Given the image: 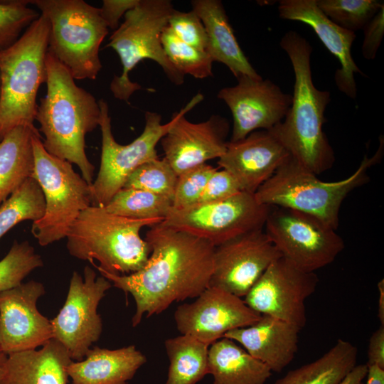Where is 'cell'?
I'll return each mask as SVG.
<instances>
[{
	"mask_svg": "<svg viewBox=\"0 0 384 384\" xmlns=\"http://www.w3.org/2000/svg\"><path fill=\"white\" fill-rule=\"evenodd\" d=\"M263 230L282 257L306 272L332 263L344 249L336 230L287 208L270 206Z\"/></svg>",
	"mask_w": 384,
	"mask_h": 384,
	"instance_id": "obj_11",
	"label": "cell"
},
{
	"mask_svg": "<svg viewBox=\"0 0 384 384\" xmlns=\"http://www.w3.org/2000/svg\"><path fill=\"white\" fill-rule=\"evenodd\" d=\"M358 348L338 339L314 361L289 371L274 384H339L356 365Z\"/></svg>",
	"mask_w": 384,
	"mask_h": 384,
	"instance_id": "obj_28",
	"label": "cell"
},
{
	"mask_svg": "<svg viewBox=\"0 0 384 384\" xmlns=\"http://www.w3.org/2000/svg\"><path fill=\"white\" fill-rule=\"evenodd\" d=\"M178 175L163 158L151 160L138 167L123 188L144 190L172 201Z\"/></svg>",
	"mask_w": 384,
	"mask_h": 384,
	"instance_id": "obj_34",
	"label": "cell"
},
{
	"mask_svg": "<svg viewBox=\"0 0 384 384\" xmlns=\"http://www.w3.org/2000/svg\"><path fill=\"white\" fill-rule=\"evenodd\" d=\"M278 12L282 19L299 21L313 29L326 48L340 63L341 67L334 75L338 89L348 97L356 99L357 87L354 75H364L352 57L351 47L356 33L332 22L319 9L316 0H281Z\"/></svg>",
	"mask_w": 384,
	"mask_h": 384,
	"instance_id": "obj_21",
	"label": "cell"
},
{
	"mask_svg": "<svg viewBox=\"0 0 384 384\" xmlns=\"http://www.w3.org/2000/svg\"><path fill=\"white\" fill-rule=\"evenodd\" d=\"M6 359H7V355L3 352H0V380L4 371Z\"/></svg>",
	"mask_w": 384,
	"mask_h": 384,
	"instance_id": "obj_46",
	"label": "cell"
},
{
	"mask_svg": "<svg viewBox=\"0 0 384 384\" xmlns=\"http://www.w3.org/2000/svg\"><path fill=\"white\" fill-rule=\"evenodd\" d=\"M270 206L254 193L241 191L223 201L171 207L162 223L203 239L214 247L245 233L263 229Z\"/></svg>",
	"mask_w": 384,
	"mask_h": 384,
	"instance_id": "obj_12",
	"label": "cell"
},
{
	"mask_svg": "<svg viewBox=\"0 0 384 384\" xmlns=\"http://www.w3.org/2000/svg\"><path fill=\"white\" fill-rule=\"evenodd\" d=\"M237 80L235 85L223 87L217 95L233 116L230 142L242 139L255 131L273 128L284 119L292 101L291 95L269 79L244 75Z\"/></svg>",
	"mask_w": 384,
	"mask_h": 384,
	"instance_id": "obj_16",
	"label": "cell"
},
{
	"mask_svg": "<svg viewBox=\"0 0 384 384\" xmlns=\"http://www.w3.org/2000/svg\"><path fill=\"white\" fill-rule=\"evenodd\" d=\"M378 289L379 292L378 316L379 318L380 325H384V280L383 279H381L378 283Z\"/></svg>",
	"mask_w": 384,
	"mask_h": 384,
	"instance_id": "obj_45",
	"label": "cell"
},
{
	"mask_svg": "<svg viewBox=\"0 0 384 384\" xmlns=\"http://www.w3.org/2000/svg\"><path fill=\"white\" fill-rule=\"evenodd\" d=\"M279 45L292 63L294 85L287 114L272 129L297 164L318 176L330 169L335 161L334 151L323 131L331 93L317 89L313 82V48L305 38L289 31Z\"/></svg>",
	"mask_w": 384,
	"mask_h": 384,
	"instance_id": "obj_2",
	"label": "cell"
},
{
	"mask_svg": "<svg viewBox=\"0 0 384 384\" xmlns=\"http://www.w3.org/2000/svg\"><path fill=\"white\" fill-rule=\"evenodd\" d=\"M102 134L100 166L97 176L90 186L92 206L105 207L122 189L128 177L141 165L158 158L156 146L176 119L161 124V116L146 111L142 134L131 143L122 145L114 138L107 102L99 100Z\"/></svg>",
	"mask_w": 384,
	"mask_h": 384,
	"instance_id": "obj_10",
	"label": "cell"
},
{
	"mask_svg": "<svg viewBox=\"0 0 384 384\" xmlns=\"http://www.w3.org/2000/svg\"><path fill=\"white\" fill-rule=\"evenodd\" d=\"M172 207L166 197L140 189L122 188L105 206L110 213L136 220H164Z\"/></svg>",
	"mask_w": 384,
	"mask_h": 384,
	"instance_id": "obj_31",
	"label": "cell"
},
{
	"mask_svg": "<svg viewBox=\"0 0 384 384\" xmlns=\"http://www.w3.org/2000/svg\"><path fill=\"white\" fill-rule=\"evenodd\" d=\"M216 169L206 163L178 176L172 208L182 209L197 204L208 179Z\"/></svg>",
	"mask_w": 384,
	"mask_h": 384,
	"instance_id": "obj_37",
	"label": "cell"
},
{
	"mask_svg": "<svg viewBox=\"0 0 384 384\" xmlns=\"http://www.w3.org/2000/svg\"><path fill=\"white\" fill-rule=\"evenodd\" d=\"M0 352H1V351H0Z\"/></svg>",
	"mask_w": 384,
	"mask_h": 384,
	"instance_id": "obj_48",
	"label": "cell"
},
{
	"mask_svg": "<svg viewBox=\"0 0 384 384\" xmlns=\"http://www.w3.org/2000/svg\"><path fill=\"white\" fill-rule=\"evenodd\" d=\"M112 286L90 266L85 267L83 278L78 272H73L64 304L50 320L53 338L65 348L73 361L82 360L100 338L102 322L97 307Z\"/></svg>",
	"mask_w": 384,
	"mask_h": 384,
	"instance_id": "obj_13",
	"label": "cell"
},
{
	"mask_svg": "<svg viewBox=\"0 0 384 384\" xmlns=\"http://www.w3.org/2000/svg\"><path fill=\"white\" fill-rule=\"evenodd\" d=\"M167 26L181 41L198 50L206 51L207 36L204 26L193 11L173 10Z\"/></svg>",
	"mask_w": 384,
	"mask_h": 384,
	"instance_id": "obj_38",
	"label": "cell"
},
{
	"mask_svg": "<svg viewBox=\"0 0 384 384\" xmlns=\"http://www.w3.org/2000/svg\"><path fill=\"white\" fill-rule=\"evenodd\" d=\"M49 23L48 51L75 80H95L102 69L100 47L109 28L100 8L83 0H31Z\"/></svg>",
	"mask_w": 384,
	"mask_h": 384,
	"instance_id": "obj_7",
	"label": "cell"
},
{
	"mask_svg": "<svg viewBox=\"0 0 384 384\" xmlns=\"http://www.w3.org/2000/svg\"><path fill=\"white\" fill-rule=\"evenodd\" d=\"M72 361L65 348L52 338L40 349L7 355L0 384H68Z\"/></svg>",
	"mask_w": 384,
	"mask_h": 384,
	"instance_id": "obj_23",
	"label": "cell"
},
{
	"mask_svg": "<svg viewBox=\"0 0 384 384\" xmlns=\"http://www.w3.org/2000/svg\"><path fill=\"white\" fill-rule=\"evenodd\" d=\"M363 41L361 47L363 56L373 60L382 43L384 35V6L363 28Z\"/></svg>",
	"mask_w": 384,
	"mask_h": 384,
	"instance_id": "obj_40",
	"label": "cell"
},
{
	"mask_svg": "<svg viewBox=\"0 0 384 384\" xmlns=\"http://www.w3.org/2000/svg\"><path fill=\"white\" fill-rule=\"evenodd\" d=\"M49 23L41 14L11 46L0 50V137L34 126L40 85L46 82Z\"/></svg>",
	"mask_w": 384,
	"mask_h": 384,
	"instance_id": "obj_6",
	"label": "cell"
},
{
	"mask_svg": "<svg viewBox=\"0 0 384 384\" xmlns=\"http://www.w3.org/2000/svg\"><path fill=\"white\" fill-rule=\"evenodd\" d=\"M174 9L169 0H140L125 14L124 22L110 37L105 48L117 53L122 66V74L114 76L110 85L116 99L127 102L134 92L142 89L129 79V73L144 59L156 62L173 84L183 83L184 75L169 60L161 42L162 30Z\"/></svg>",
	"mask_w": 384,
	"mask_h": 384,
	"instance_id": "obj_8",
	"label": "cell"
},
{
	"mask_svg": "<svg viewBox=\"0 0 384 384\" xmlns=\"http://www.w3.org/2000/svg\"><path fill=\"white\" fill-rule=\"evenodd\" d=\"M35 126L20 125L0 141V205L16 191L34 170L32 137Z\"/></svg>",
	"mask_w": 384,
	"mask_h": 384,
	"instance_id": "obj_27",
	"label": "cell"
},
{
	"mask_svg": "<svg viewBox=\"0 0 384 384\" xmlns=\"http://www.w3.org/2000/svg\"><path fill=\"white\" fill-rule=\"evenodd\" d=\"M208 372L213 384H264L272 374L265 364L225 337L209 346Z\"/></svg>",
	"mask_w": 384,
	"mask_h": 384,
	"instance_id": "obj_26",
	"label": "cell"
},
{
	"mask_svg": "<svg viewBox=\"0 0 384 384\" xmlns=\"http://www.w3.org/2000/svg\"><path fill=\"white\" fill-rule=\"evenodd\" d=\"M316 4L332 22L354 33L363 30L384 6L378 0H316Z\"/></svg>",
	"mask_w": 384,
	"mask_h": 384,
	"instance_id": "obj_33",
	"label": "cell"
},
{
	"mask_svg": "<svg viewBox=\"0 0 384 384\" xmlns=\"http://www.w3.org/2000/svg\"><path fill=\"white\" fill-rule=\"evenodd\" d=\"M45 209L43 191L36 180L30 177L0 205V239L22 221L38 220Z\"/></svg>",
	"mask_w": 384,
	"mask_h": 384,
	"instance_id": "obj_30",
	"label": "cell"
},
{
	"mask_svg": "<svg viewBox=\"0 0 384 384\" xmlns=\"http://www.w3.org/2000/svg\"><path fill=\"white\" fill-rule=\"evenodd\" d=\"M368 370L366 363L356 365L339 384H365L363 380L367 377Z\"/></svg>",
	"mask_w": 384,
	"mask_h": 384,
	"instance_id": "obj_43",
	"label": "cell"
},
{
	"mask_svg": "<svg viewBox=\"0 0 384 384\" xmlns=\"http://www.w3.org/2000/svg\"><path fill=\"white\" fill-rule=\"evenodd\" d=\"M191 303H184L174 312L178 331L209 346L228 331L256 322L261 314L245 302L222 289L208 287Z\"/></svg>",
	"mask_w": 384,
	"mask_h": 384,
	"instance_id": "obj_18",
	"label": "cell"
},
{
	"mask_svg": "<svg viewBox=\"0 0 384 384\" xmlns=\"http://www.w3.org/2000/svg\"><path fill=\"white\" fill-rule=\"evenodd\" d=\"M191 4L206 29V52L213 61L224 64L237 79L260 78L239 46L222 1L193 0Z\"/></svg>",
	"mask_w": 384,
	"mask_h": 384,
	"instance_id": "obj_25",
	"label": "cell"
},
{
	"mask_svg": "<svg viewBox=\"0 0 384 384\" xmlns=\"http://www.w3.org/2000/svg\"><path fill=\"white\" fill-rule=\"evenodd\" d=\"M281 257L263 229L238 236L215 247L209 287L245 297L270 265Z\"/></svg>",
	"mask_w": 384,
	"mask_h": 384,
	"instance_id": "obj_17",
	"label": "cell"
},
{
	"mask_svg": "<svg viewBox=\"0 0 384 384\" xmlns=\"http://www.w3.org/2000/svg\"><path fill=\"white\" fill-rule=\"evenodd\" d=\"M300 331L292 324L261 315L252 325L231 330L224 337L239 343L271 371L279 373L294 359L298 350Z\"/></svg>",
	"mask_w": 384,
	"mask_h": 384,
	"instance_id": "obj_22",
	"label": "cell"
},
{
	"mask_svg": "<svg viewBox=\"0 0 384 384\" xmlns=\"http://www.w3.org/2000/svg\"><path fill=\"white\" fill-rule=\"evenodd\" d=\"M365 384H384V370L377 366H368Z\"/></svg>",
	"mask_w": 384,
	"mask_h": 384,
	"instance_id": "obj_44",
	"label": "cell"
},
{
	"mask_svg": "<svg viewBox=\"0 0 384 384\" xmlns=\"http://www.w3.org/2000/svg\"><path fill=\"white\" fill-rule=\"evenodd\" d=\"M1 138L0 137V141H1Z\"/></svg>",
	"mask_w": 384,
	"mask_h": 384,
	"instance_id": "obj_47",
	"label": "cell"
},
{
	"mask_svg": "<svg viewBox=\"0 0 384 384\" xmlns=\"http://www.w3.org/2000/svg\"><path fill=\"white\" fill-rule=\"evenodd\" d=\"M46 64L47 91L35 118L44 135L43 146L51 155L78 166L91 186L95 166L85 153V135L99 126L98 101L78 86L67 68L48 51Z\"/></svg>",
	"mask_w": 384,
	"mask_h": 384,
	"instance_id": "obj_3",
	"label": "cell"
},
{
	"mask_svg": "<svg viewBox=\"0 0 384 384\" xmlns=\"http://www.w3.org/2000/svg\"><path fill=\"white\" fill-rule=\"evenodd\" d=\"M241 191L237 181L228 171L217 169L208 179L198 203L223 201Z\"/></svg>",
	"mask_w": 384,
	"mask_h": 384,
	"instance_id": "obj_39",
	"label": "cell"
},
{
	"mask_svg": "<svg viewBox=\"0 0 384 384\" xmlns=\"http://www.w3.org/2000/svg\"><path fill=\"white\" fill-rule=\"evenodd\" d=\"M376 153L364 156L358 169L348 177L337 181H324L289 156L274 174L255 191L257 201L269 206L298 210L336 230L343 200L357 187L368 181V169L383 154V139Z\"/></svg>",
	"mask_w": 384,
	"mask_h": 384,
	"instance_id": "obj_5",
	"label": "cell"
},
{
	"mask_svg": "<svg viewBox=\"0 0 384 384\" xmlns=\"http://www.w3.org/2000/svg\"><path fill=\"white\" fill-rule=\"evenodd\" d=\"M146 362L134 345L117 349L95 346L82 360L72 361L67 371L72 384H129Z\"/></svg>",
	"mask_w": 384,
	"mask_h": 384,
	"instance_id": "obj_24",
	"label": "cell"
},
{
	"mask_svg": "<svg viewBox=\"0 0 384 384\" xmlns=\"http://www.w3.org/2000/svg\"><path fill=\"white\" fill-rule=\"evenodd\" d=\"M164 346L169 361L166 384H196L209 374V345L181 334Z\"/></svg>",
	"mask_w": 384,
	"mask_h": 384,
	"instance_id": "obj_29",
	"label": "cell"
},
{
	"mask_svg": "<svg viewBox=\"0 0 384 384\" xmlns=\"http://www.w3.org/2000/svg\"><path fill=\"white\" fill-rule=\"evenodd\" d=\"M140 0H103L100 8V15L108 28L116 30L120 18L136 7Z\"/></svg>",
	"mask_w": 384,
	"mask_h": 384,
	"instance_id": "obj_41",
	"label": "cell"
},
{
	"mask_svg": "<svg viewBox=\"0 0 384 384\" xmlns=\"http://www.w3.org/2000/svg\"><path fill=\"white\" fill-rule=\"evenodd\" d=\"M163 220L127 218L91 205L70 226L66 247L71 256L92 262L98 271L129 274L144 266L151 252L142 228Z\"/></svg>",
	"mask_w": 384,
	"mask_h": 384,
	"instance_id": "obj_4",
	"label": "cell"
},
{
	"mask_svg": "<svg viewBox=\"0 0 384 384\" xmlns=\"http://www.w3.org/2000/svg\"><path fill=\"white\" fill-rule=\"evenodd\" d=\"M366 364L384 370V325H380L370 338Z\"/></svg>",
	"mask_w": 384,
	"mask_h": 384,
	"instance_id": "obj_42",
	"label": "cell"
},
{
	"mask_svg": "<svg viewBox=\"0 0 384 384\" xmlns=\"http://www.w3.org/2000/svg\"><path fill=\"white\" fill-rule=\"evenodd\" d=\"M315 272L302 271L283 257L272 262L245 297L255 312L292 324L306 325L305 301L316 290Z\"/></svg>",
	"mask_w": 384,
	"mask_h": 384,
	"instance_id": "obj_14",
	"label": "cell"
},
{
	"mask_svg": "<svg viewBox=\"0 0 384 384\" xmlns=\"http://www.w3.org/2000/svg\"><path fill=\"white\" fill-rule=\"evenodd\" d=\"M44 285L31 280L0 292V351L37 349L53 338L51 321L38 311Z\"/></svg>",
	"mask_w": 384,
	"mask_h": 384,
	"instance_id": "obj_19",
	"label": "cell"
},
{
	"mask_svg": "<svg viewBox=\"0 0 384 384\" xmlns=\"http://www.w3.org/2000/svg\"><path fill=\"white\" fill-rule=\"evenodd\" d=\"M28 1H0V50L14 43L41 15Z\"/></svg>",
	"mask_w": 384,
	"mask_h": 384,
	"instance_id": "obj_36",
	"label": "cell"
},
{
	"mask_svg": "<svg viewBox=\"0 0 384 384\" xmlns=\"http://www.w3.org/2000/svg\"><path fill=\"white\" fill-rule=\"evenodd\" d=\"M161 42L166 55L182 75L196 79L213 76V60L204 50H198L181 41L168 26L162 30Z\"/></svg>",
	"mask_w": 384,
	"mask_h": 384,
	"instance_id": "obj_32",
	"label": "cell"
},
{
	"mask_svg": "<svg viewBox=\"0 0 384 384\" xmlns=\"http://www.w3.org/2000/svg\"><path fill=\"white\" fill-rule=\"evenodd\" d=\"M34 170L45 198L43 217L33 222L31 233L41 246L66 238L80 213L92 205L90 185L75 172L72 164L49 154L38 131L32 137Z\"/></svg>",
	"mask_w": 384,
	"mask_h": 384,
	"instance_id": "obj_9",
	"label": "cell"
},
{
	"mask_svg": "<svg viewBox=\"0 0 384 384\" xmlns=\"http://www.w3.org/2000/svg\"><path fill=\"white\" fill-rule=\"evenodd\" d=\"M289 156L272 129H262L239 141H228L218 164L235 178L242 191L255 193Z\"/></svg>",
	"mask_w": 384,
	"mask_h": 384,
	"instance_id": "obj_20",
	"label": "cell"
},
{
	"mask_svg": "<svg viewBox=\"0 0 384 384\" xmlns=\"http://www.w3.org/2000/svg\"><path fill=\"white\" fill-rule=\"evenodd\" d=\"M43 266L41 257L28 241L15 240L0 260V292L21 284L32 271Z\"/></svg>",
	"mask_w": 384,
	"mask_h": 384,
	"instance_id": "obj_35",
	"label": "cell"
},
{
	"mask_svg": "<svg viewBox=\"0 0 384 384\" xmlns=\"http://www.w3.org/2000/svg\"><path fill=\"white\" fill-rule=\"evenodd\" d=\"M203 99L198 93L176 112L174 123L160 140L164 159L178 176L208 160L219 159L226 150L230 132L226 118L213 114L206 121L195 123L185 117Z\"/></svg>",
	"mask_w": 384,
	"mask_h": 384,
	"instance_id": "obj_15",
	"label": "cell"
},
{
	"mask_svg": "<svg viewBox=\"0 0 384 384\" xmlns=\"http://www.w3.org/2000/svg\"><path fill=\"white\" fill-rule=\"evenodd\" d=\"M145 240L151 248L144 266L129 274L99 271L114 287L130 294L136 304L134 327L174 302L197 297L209 287L215 247L209 242L159 223Z\"/></svg>",
	"mask_w": 384,
	"mask_h": 384,
	"instance_id": "obj_1",
	"label": "cell"
}]
</instances>
